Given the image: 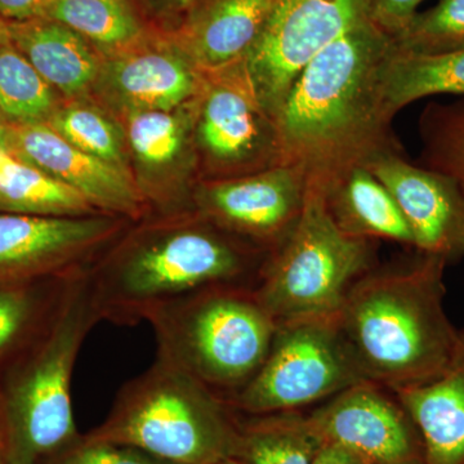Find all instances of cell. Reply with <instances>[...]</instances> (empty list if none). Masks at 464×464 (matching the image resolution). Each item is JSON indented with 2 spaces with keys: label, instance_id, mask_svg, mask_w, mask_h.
<instances>
[{
  "label": "cell",
  "instance_id": "11",
  "mask_svg": "<svg viewBox=\"0 0 464 464\" xmlns=\"http://www.w3.org/2000/svg\"><path fill=\"white\" fill-rule=\"evenodd\" d=\"M128 219L103 215L0 213V286L24 285L90 267Z\"/></svg>",
  "mask_w": 464,
  "mask_h": 464
},
{
  "label": "cell",
  "instance_id": "29",
  "mask_svg": "<svg viewBox=\"0 0 464 464\" xmlns=\"http://www.w3.org/2000/svg\"><path fill=\"white\" fill-rule=\"evenodd\" d=\"M418 125L420 166L456 179L464 188V100L429 103Z\"/></svg>",
  "mask_w": 464,
  "mask_h": 464
},
{
  "label": "cell",
  "instance_id": "27",
  "mask_svg": "<svg viewBox=\"0 0 464 464\" xmlns=\"http://www.w3.org/2000/svg\"><path fill=\"white\" fill-rule=\"evenodd\" d=\"M47 124L75 148L130 172L123 124L92 97L63 100Z\"/></svg>",
  "mask_w": 464,
  "mask_h": 464
},
{
  "label": "cell",
  "instance_id": "32",
  "mask_svg": "<svg viewBox=\"0 0 464 464\" xmlns=\"http://www.w3.org/2000/svg\"><path fill=\"white\" fill-rule=\"evenodd\" d=\"M423 0H368L369 20L395 39L411 23Z\"/></svg>",
  "mask_w": 464,
  "mask_h": 464
},
{
  "label": "cell",
  "instance_id": "18",
  "mask_svg": "<svg viewBox=\"0 0 464 464\" xmlns=\"http://www.w3.org/2000/svg\"><path fill=\"white\" fill-rule=\"evenodd\" d=\"M279 0H199L169 34L200 72L239 63L264 32Z\"/></svg>",
  "mask_w": 464,
  "mask_h": 464
},
{
  "label": "cell",
  "instance_id": "12",
  "mask_svg": "<svg viewBox=\"0 0 464 464\" xmlns=\"http://www.w3.org/2000/svg\"><path fill=\"white\" fill-rule=\"evenodd\" d=\"M307 177L301 168L282 164L195 186L198 215L228 234L271 255L295 230L306 198Z\"/></svg>",
  "mask_w": 464,
  "mask_h": 464
},
{
  "label": "cell",
  "instance_id": "20",
  "mask_svg": "<svg viewBox=\"0 0 464 464\" xmlns=\"http://www.w3.org/2000/svg\"><path fill=\"white\" fill-rule=\"evenodd\" d=\"M11 43L65 101L91 97L103 56L83 36L56 21H8Z\"/></svg>",
  "mask_w": 464,
  "mask_h": 464
},
{
  "label": "cell",
  "instance_id": "33",
  "mask_svg": "<svg viewBox=\"0 0 464 464\" xmlns=\"http://www.w3.org/2000/svg\"><path fill=\"white\" fill-rule=\"evenodd\" d=\"M45 0H0V16L9 21H27L42 16Z\"/></svg>",
  "mask_w": 464,
  "mask_h": 464
},
{
  "label": "cell",
  "instance_id": "34",
  "mask_svg": "<svg viewBox=\"0 0 464 464\" xmlns=\"http://www.w3.org/2000/svg\"><path fill=\"white\" fill-rule=\"evenodd\" d=\"M8 442H7V422H5V406L0 391V464H7Z\"/></svg>",
  "mask_w": 464,
  "mask_h": 464
},
{
  "label": "cell",
  "instance_id": "36",
  "mask_svg": "<svg viewBox=\"0 0 464 464\" xmlns=\"http://www.w3.org/2000/svg\"><path fill=\"white\" fill-rule=\"evenodd\" d=\"M199 0H167L168 5L179 14H188Z\"/></svg>",
  "mask_w": 464,
  "mask_h": 464
},
{
  "label": "cell",
  "instance_id": "5",
  "mask_svg": "<svg viewBox=\"0 0 464 464\" xmlns=\"http://www.w3.org/2000/svg\"><path fill=\"white\" fill-rule=\"evenodd\" d=\"M227 401L179 366L155 357L128 381L92 439L128 445L172 464L231 458L237 422Z\"/></svg>",
  "mask_w": 464,
  "mask_h": 464
},
{
  "label": "cell",
  "instance_id": "2",
  "mask_svg": "<svg viewBox=\"0 0 464 464\" xmlns=\"http://www.w3.org/2000/svg\"><path fill=\"white\" fill-rule=\"evenodd\" d=\"M88 267L101 322L136 325L155 308L217 285L255 286L267 258L195 210L116 239Z\"/></svg>",
  "mask_w": 464,
  "mask_h": 464
},
{
  "label": "cell",
  "instance_id": "13",
  "mask_svg": "<svg viewBox=\"0 0 464 464\" xmlns=\"http://www.w3.org/2000/svg\"><path fill=\"white\" fill-rule=\"evenodd\" d=\"M204 78L169 35L146 34L103 56L91 97L121 121L134 112L181 108L198 99Z\"/></svg>",
  "mask_w": 464,
  "mask_h": 464
},
{
  "label": "cell",
  "instance_id": "24",
  "mask_svg": "<svg viewBox=\"0 0 464 464\" xmlns=\"http://www.w3.org/2000/svg\"><path fill=\"white\" fill-rule=\"evenodd\" d=\"M0 210L47 217L100 213L83 195L17 157L9 149H0Z\"/></svg>",
  "mask_w": 464,
  "mask_h": 464
},
{
  "label": "cell",
  "instance_id": "16",
  "mask_svg": "<svg viewBox=\"0 0 464 464\" xmlns=\"http://www.w3.org/2000/svg\"><path fill=\"white\" fill-rule=\"evenodd\" d=\"M366 167L395 198L418 253L448 265L464 258V188L456 179L411 163L404 152L381 155Z\"/></svg>",
  "mask_w": 464,
  "mask_h": 464
},
{
  "label": "cell",
  "instance_id": "19",
  "mask_svg": "<svg viewBox=\"0 0 464 464\" xmlns=\"http://www.w3.org/2000/svg\"><path fill=\"white\" fill-rule=\"evenodd\" d=\"M393 393L420 433L424 464H464V328L438 378Z\"/></svg>",
  "mask_w": 464,
  "mask_h": 464
},
{
  "label": "cell",
  "instance_id": "9",
  "mask_svg": "<svg viewBox=\"0 0 464 464\" xmlns=\"http://www.w3.org/2000/svg\"><path fill=\"white\" fill-rule=\"evenodd\" d=\"M204 74L195 115L200 181L282 166L276 121L262 108L243 63Z\"/></svg>",
  "mask_w": 464,
  "mask_h": 464
},
{
  "label": "cell",
  "instance_id": "21",
  "mask_svg": "<svg viewBox=\"0 0 464 464\" xmlns=\"http://www.w3.org/2000/svg\"><path fill=\"white\" fill-rule=\"evenodd\" d=\"M317 183L342 231L357 239L395 241L413 248V237L399 204L368 167H351Z\"/></svg>",
  "mask_w": 464,
  "mask_h": 464
},
{
  "label": "cell",
  "instance_id": "31",
  "mask_svg": "<svg viewBox=\"0 0 464 464\" xmlns=\"http://www.w3.org/2000/svg\"><path fill=\"white\" fill-rule=\"evenodd\" d=\"M42 464H172L140 449L79 436L72 444L52 454Z\"/></svg>",
  "mask_w": 464,
  "mask_h": 464
},
{
  "label": "cell",
  "instance_id": "38",
  "mask_svg": "<svg viewBox=\"0 0 464 464\" xmlns=\"http://www.w3.org/2000/svg\"><path fill=\"white\" fill-rule=\"evenodd\" d=\"M11 43V33H9V23L0 17V45Z\"/></svg>",
  "mask_w": 464,
  "mask_h": 464
},
{
  "label": "cell",
  "instance_id": "6",
  "mask_svg": "<svg viewBox=\"0 0 464 464\" xmlns=\"http://www.w3.org/2000/svg\"><path fill=\"white\" fill-rule=\"evenodd\" d=\"M157 355L225 400L264 364L277 320L252 285H217L161 304L146 316Z\"/></svg>",
  "mask_w": 464,
  "mask_h": 464
},
{
  "label": "cell",
  "instance_id": "1",
  "mask_svg": "<svg viewBox=\"0 0 464 464\" xmlns=\"http://www.w3.org/2000/svg\"><path fill=\"white\" fill-rule=\"evenodd\" d=\"M392 48L393 39L366 20L304 67L275 118L283 164L325 182L381 155L404 152L382 97Z\"/></svg>",
  "mask_w": 464,
  "mask_h": 464
},
{
  "label": "cell",
  "instance_id": "8",
  "mask_svg": "<svg viewBox=\"0 0 464 464\" xmlns=\"http://www.w3.org/2000/svg\"><path fill=\"white\" fill-rule=\"evenodd\" d=\"M338 328L337 315L279 323L264 364L226 400L234 411H295L362 382Z\"/></svg>",
  "mask_w": 464,
  "mask_h": 464
},
{
  "label": "cell",
  "instance_id": "14",
  "mask_svg": "<svg viewBox=\"0 0 464 464\" xmlns=\"http://www.w3.org/2000/svg\"><path fill=\"white\" fill-rule=\"evenodd\" d=\"M362 381L333 396L308 417L323 444L368 464H424L422 440L399 399Z\"/></svg>",
  "mask_w": 464,
  "mask_h": 464
},
{
  "label": "cell",
  "instance_id": "35",
  "mask_svg": "<svg viewBox=\"0 0 464 464\" xmlns=\"http://www.w3.org/2000/svg\"><path fill=\"white\" fill-rule=\"evenodd\" d=\"M338 449L334 445L323 444L317 451L314 464H335L337 462Z\"/></svg>",
  "mask_w": 464,
  "mask_h": 464
},
{
  "label": "cell",
  "instance_id": "28",
  "mask_svg": "<svg viewBox=\"0 0 464 464\" xmlns=\"http://www.w3.org/2000/svg\"><path fill=\"white\" fill-rule=\"evenodd\" d=\"M63 101L12 43L0 45V114L9 125L47 124Z\"/></svg>",
  "mask_w": 464,
  "mask_h": 464
},
{
  "label": "cell",
  "instance_id": "7",
  "mask_svg": "<svg viewBox=\"0 0 464 464\" xmlns=\"http://www.w3.org/2000/svg\"><path fill=\"white\" fill-rule=\"evenodd\" d=\"M374 246L342 231L322 186L307 179L297 225L267 256L253 288L277 323L335 316L351 286L372 270Z\"/></svg>",
  "mask_w": 464,
  "mask_h": 464
},
{
  "label": "cell",
  "instance_id": "15",
  "mask_svg": "<svg viewBox=\"0 0 464 464\" xmlns=\"http://www.w3.org/2000/svg\"><path fill=\"white\" fill-rule=\"evenodd\" d=\"M199 97V96H198ZM198 99L181 108L134 112L124 118L130 158L139 176L136 183L146 204L161 210L192 207L198 166L195 115ZM123 121V119H121Z\"/></svg>",
  "mask_w": 464,
  "mask_h": 464
},
{
  "label": "cell",
  "instance_id": "26",
  "mask_svg": "<svg viewBox=\"0 0 464 464\" xmlns=\"http://www.w3.org/2000/svg\"><path fill=\"white\" fill-rule=\"evenodd\" d=\"M41 17L74 30L102 56L124 50L148 34L128 0H45Z\"/></svg>",
  "mask_w": 464,
  "mask_h": 464
},
{
  "label": "cell",
  "instance_id": "25",
  "mask_svg": "<svg viewBox=\"0 0 464 464\" xmlns=\"http://www.w3.org/2000/svg\"><path fill=\"white\" fill-rule=\"evenodd\" d=\"M322 445L308 417L295 411L252 415L237 422L231 458L240 464H314Z\"/></svg>",
  "mask_w": 464,
  "mask_h": 464
},
{
  "label": "cell",
  "instance_id": "4",
  "mask_svg": "<svg viewBox=\"0 0 464 464\" xmlns=\"http://www.w3.org/2000/svg\"><path fill=\"white\" fill-rule=\"evenodd\" d=\"M99 323L85 268L72 277L48 328L5 372L0 391L7 464H41L81 436L72 409V375L85 338Z\"/></svg>",
  "mask_w": 464,
  "mask_h": 464
},
{
  "label": "cell",
  "instance_id": "10",
  "mask_svg": "<svg viewBox=\"0 0 464 464\" xmlns=\"http://www.w3.org/2000/svg\"><path fill=\"white\" fill-rule=\"evenodd\" d=\"M369 20L368 0H279L241 60L262 108L274 119L304 67L353 26Z\"/></svg>",
  "mask_w": 464,
  "mask_h": 464
},
{
  "label": "cell",
  "instance_id": "23",
  "mask_svg": "<svg viewBox=\"0 0 464 464\" xmlns=\"http://www.w3.org/2000/svg\"><path fill=\"white\" fill-rule=\"evenodd\" d=\"M78 273L0 286V372H7L48 328Z\"/></svg>",
  "mask_w": 464,
  "mask_h": 464
},
{
  "label": "cell",
  "instance_id": "30",
  "mask_svg": "<svg viewBox=\"0 0 464 464\" xmlns=\"http://www.w3.org/2000/svg\"><path fill=\"white\" fill-rule=\"evenodd\" d=\"M396 50L409 53H439L464 47V0H439L417 14L393 39Z\"/></svg>",
  "mask_w": 464,
  "mask_h": 464
},
{
  "label": "cell",
  "instance_id": "37",
  "mask_svg": "<svg viewBox=\"0 0 464 464\" xmlns=\"http://www.w3.org/2000/svg\"><path fill=\"white\" fill-rule=\"evenodd\" d=\"M9 128H11V125L0 114V149L8 148Z\"/></svg>",
  "mask_w": 464,
  "mask_h": 464
},
{
  "label": "cell",
  "instance_id": "39",
  "mask_svg": "<svg viewBox=\"0 0 464 464\" xmlns=\"http://www.w3.org/2000/svg\"><path fill=\"white\" fill-rule=\"evenodd\" d=\"M213 464H240L237 460L232 459V458H227V459L219 460V462Z\"/></svg>",
  "mask_w": 464,
  "mask_h": 464
},
{
  "label": "cell",
  "instance_id": "3",
  "mask_svg": "<svg viewBox=\"0 0 464 464\" xmlns=\"http://www.w3.org/2000/svg\"><path fill=\"white\" fill-rule=\"evenodd\" d=\"M447 262L420 255L362 275L337 313L338 328L362 380L392 392L435 380L459 329L445 310Z\"/></svg>",
  "mask_w": 464,
  "mask_h": 464
},
{
  "label": "cell",
  "instance_id": "17",
  "mask_svg": "<svg viewBox=\"0 0 464 464\" xmlns=\"http://www.w3.org/2000/svg\"><path fill=\"white\" fill-rule=\"evenodd\" d=\"M7 149L83 195L97 212L139 219L148 209L130 170L82 151L48 124L11 125Z\"/></svg>",
  "mask_w": 464,
  "mask_h": 464
},
{
  "label": "cell",
  "instance_id": "22",
  "mask_svg": "<svg viewBox=\"0 0 464 464\" xmlns=\"http://www.w3.org/2000/svg\"><path fill=\"white\" fill-rule=\"evenodd\" d=\"M439 94H464V47L439 53L396 50L382 72V97L391 118L411 103Z\"/></svg>",
  "mask_w": 464,
  "mask_h": 464
}]
</instances>
